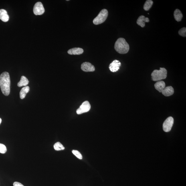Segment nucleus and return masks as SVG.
<instances>
[{"label": "nucleus", "mask_w": 186, "mask_h": 186, "mask_svg": "<svg viewBox=\"0 0 186 186\" xmlns=\"http://www.w3.org/2000/svg\"><path fill=\"white\" fill-rule=\"evenodd\" d=\"M53 147L55 150L56 151H60V150H64L65 149L64 146L60 142H57L54 144Z\"/></svg>", "instance_id": "6ab92c4d"}, {"label": "nucleus", "mask_w": 186, "mask_h": 186, "mask_svg": "<svg viewBox=\"0 0 186 186\" xmlns=\"http://www.w3.org/2000/svg\"><path fill=\"white\" fill-rule=\"evenodd\" d=\"M174 16L176 21H180L183 18V15L179 9H176L174 12Z\"/></svg>", "instance_id": "dca6fc26"}, {"label": "nucleus", "mask_w": 186, "mask_h": 186, "mask_svg": "<svg viewBox=\"0 0 186 186\" xmlns=\"http://www.w3.org/2000/svg\"><path fill=\"white\" fill-rule=\"evenodd\" d=\"M81 69L84 72H93L95 70L94 65L90 62H84L81 65Z\"/></svg>", "instance_id": "6e6552de"}, {"label": "nucleus", "mask_w": 186, "mask_h": 186, "mask_svg": "<svg viewBox=\"0 0 186 186\" xmlns=\"http://www.w3.org/2000/svg\"><path fill=\"white\" fill-rule=\"evenodd\" d=\"M29 87L28 86L22 88L20 92V97L21 99H23L25 97L26 94L29 92Z\"/></svg>", "instance_id": "f3484780"}, {"label": "nucleus", "mask_w": 186, "mask_h": 186, "mask_svg": "<svg viewBox=\"0 0 186 186\" xmlns=\"http://www.w3.org/2000/svg\"><path fill=\"white\" fill-rule=\"evenodd\" d=\"M13 186H23L22 184L18 182H15L13 183Z\"/></svg>", "instance_id": "5701e85b"}, {"label": "nucleus", "mask_w": 186, "mask_h": 186, "mask_svg": "<svg viewBox=\"0 0 186 186\" xmlns=\"http://www.w3.org/2000/svg\"><path fill=\"white\" fill-rule=\"evenodd\" d=\"M154 87L156 90L160 92H161L165 87V84L163 81H159L155 83Z\"/></svg>", "instance_id": "4468645a"}, {"label": "nucleus", "mask_w": 186, "mask_h": 186, "mask_svg": "<svg viewBox=\"0 0 186 186\" xmlns=\"http://www.w3.org/2000/svg\"><path fill=\"white\" fill-rule=\"evenodd\" d=\"M72 153L74 155L76 156L77 158H78V159L80 160L82 159V155L80 152L76 150H73Z\"/></svg>", "instance_id": "aec40b11"}, {"label": "nucleus", "mask_w": 186, "mask_h": 186, "mask_svg": "<svg viewBox=\"0 0 186 186\" xmlns=\"http://www.w3.org/2000/svg\"><path fill=\"white\" fill-rule=\"evenodd\" d=\"M161 92L162 94L165 96H170L174 94V89L171 86L167 87L164 89Z\"/></svg>", "instance_id": "ddd939ff"}, {"label": "nucleus", "mask_w": 186, "mask_h": 186, "mask_svg": "<svg viewBox=\"0 0 186 186\" xmlns=\"http://www.w3.org/2000/svg\"><path fill=\"white\" fill-rule=\"evenodd\" d=\"M149 19L147 17H146L142 15L138 18L136 23L137 24L141 27L143 28L145 26V23L149 22Z\"/></svg>", "instance_id": "9d476101"}, {"label": "nucleus", "mask_w": 186, "mask_h": 186, "mask_svg": "<svg viewBox=\"0 0 186 186\" xmlns=\"http://www.w3.org/2000/svg\"><path fill=\"white\" fill-rule=\"evenodd\" d=\"M2 121V120L1 118H0V124H1Z\"/></svg>", "instance_id": "b1692460"}, {"label": "nucleus", "mask_w": 186, "mask_h": 186, "mask_svg": "<svg viewBox=\"0 0 186 186\" xmlns=\"http://www.w3.org/2000/svg\"><path fill=\"white\" fill-rule=\"evenodd\" d=\"M167 70L165 68H160L159 70H154L151 74L152 80L154 81H160L167 78Z\"/></svg>", "instance_id": "7ed1b4c3"}, {"label": "nucleus", "mask_w": 186, "mask_h": 186, "mask_svg": "<svg viewBox=\"0 0 186 186\" xmlns=\"http://www.w3.org/2000/svg\"><path fill=\"white\" fill-rule=\"evenodd\" d=\"M11 80L9 74L4 72L0 75V87L2 92L5 96H8L10 92Z\"/></svg>", "instance_id": "f257e3e1"}, {"label": "nucleus", "mask_w": 186, "mask_h": 186, "mask_svg": "<svg viewBox=\"0 0 186 186\" xmlns=\"http://www.w3.org/2000/svg\"><path fill=\"white\" fill-rule=\"evenodd\" d=\"M153 1L151 0H147L146 1L143 6V9L146 11H149L152 7L153 4Z\"/></svg>", "instance_id": "a211bd4d"}, {"label": "nucleus", "mask_w": 186, "mask_h": 186, "mask_svg": "<svg viewBox=\"0 0 186 186\" xmlns=\"http://www.w3.org/2000/svg\"><path fill=\"white\" fill-rule=\"evenodd\" d=\"M9 16L7 11L4 9H0V19L4 22H6L9 21Z\"/></svg>", "instance_id": "9b49d317"}, {"label": "nucleus", "mask_w": 186, "mask_h": 186, "mask_svg": "<svg viewBox=\"0 0 186 186\" xmlns=\"http://www.w3.org/2000/svg\"><path fill=\"white\" fill-rule=\"evenodd\" d=\"M121 65V63L119 61L115 60L112 61L111 64L109 65V68L111 72H117L120 69Z\"/></svg>", "instance_id": "1a4fd4ad"}, {"label": "nucleus", "mask_w": 186, "mask_h": 186, "mask_svg": "<svg viewBox=\"0 0 186 186\" xmlns=\"http://www.w3.org/2000/svg\"><path fill=\"white\" fill-rule=\"evenodd\" d=\"M91 108V105L88 101H85L83 103L81 106L77 110V113L78 114H80L88 112Z\"/></svg>", "instance_id": "39448f33"}, {"label": "nucleus", "mask_w": 186, "mask_h": 186, "mask_svg": "<svg viewBox=\"0 0 186 186\" xmlns=\"http://www.w3.org/2000/svg\"><path fill=\"white\" fill-rule=\"evenodd\" d=\"M108 15V11L106 9L102 10L99 13L93 20V22L94 25L101 24L106 21Z\"/></svg>", "instance_id": "20e7f679"}, {"label": "nucleus", "mask_w": 186, "mask_h": 186, "mask_svg": "<svg viewBox=\"0 0 186 186\" xmlns=\"http://www.w3.org/2000/svg\"><path fill=\"white\" fill-rule=\"evenodd\" d=\"M84 53V50L80 48H74L69 49L68 51L69 54L71 55H80Z\"/></svg>", "instance_id": "f8f14e48"}, {"label": "nucleus", "mask_w": 186, "mask_h": 186, "mask_svg": "<svg viewBox=\"0 0 186 186\" xmlns=\"http://www.w3.org/2000/svg\"><path fill=\"white\" fill-rule=\"evenodd\" d=\"M29 81L26 77L22 76L21 77L20 81L18 83L17 86L19 87L26 86L29 84Z\"/></svg>", "instance_id": "2eb2a0df"}, {"label": "nucleus", "mask_w": 186, "mask_h": 186, "mask_svg": "<svg viewBox=\"0 0 186 186\" xmlns=\"http://www.w3.org/2000/svg\"><path fill=\"white\" fill-rule=\"evenodd\" d=\"M174 123L173 118L170 116L164 122L163 125V130L165 132H168L171 130Z\"/></svg>", "instance_id": "423d86ee"}, {"label": "nucleus", "mask_w": 186, "mask_h": 186, "mask_svg": "<svg viewBox=\"0 0 186 186\" xmlns=\"http://www.w3.org/2000/svg\"><path fill=\"white\" fill-rule=\"evenodd\" d=\"M7 149L5 145L1 143H0V153L4 154L7 152Z\"/></svg>", "instance_id": "412c9836"}, {"label": "nucleus", "mask_w": 186, "mask_h": 186, "mask_svg": "<svg viewBox=\"0 0 186 186\" xmlns=\"http://www.w3.org/2000/svg\"><path fill=\"white\" fill-rule=\"evenodd\" d=\"M186 28L185 27H183L181 28L179 31V34L180 35L183 37L186 36Z\"/></svg>", "instance_id": "4be33fe9"}, {"label": "nucleus", "mask_w": 186, "mask_h": 186, "mask_svg": "<svg viewBox=\"0 0 186 186\" xmlns=\"http://www.w3.org/2000/svg\"><path fill=\"white\" fill-rule=\"evenodd\" d=\"M45 10L43 4L40 2L35 3L33 7V12L36 15H40L44 13Z\"/></svg>", "instance_id": "0eeeda50"}, {"label": "nucleus", "mask_w": 186, "mask_h": 186, "mask_svg": "<svg viewBox=\"0 0 186 186\" xmlns=\"http://www.w3.org/2000/svg\"><path fill=\"white\" fill-rule=\"evenodd\" d=\"M114 49L120 54H126L129 50V45L125 39L120 38L117 39L114 45Z\"/></svg>", "instance_id": "f03ea898"}]
</instances>
